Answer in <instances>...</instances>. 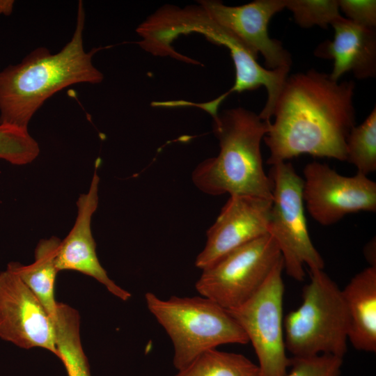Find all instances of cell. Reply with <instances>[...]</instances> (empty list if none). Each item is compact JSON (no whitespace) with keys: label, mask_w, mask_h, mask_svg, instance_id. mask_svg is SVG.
I'll return each mask as SVG.
<instances>
[{"label":"cell","mask_w":376,"mask_h":376,"mask_svg":"<svg viewBox=\"0 0 376 376\" xmlns=\"http://www.w3.org/2000/svg\"><path fill=\"white\" fill-rule=\"evenodd\" d=\"M352 81H335L311 69L288 75L263 140L271 166L301 155L346 161L355 126Z\"/></svg>","instance_id":"cell-1"},{"label":"cell","mask_w":376,"mask_h":376,"mask_svg":"<svg viewBox=\"0 0 376 376\" xmlns=\"http://www.w3.org/2000/svg\"><path fill=\"white\" fill-rule=\"evenodd\" d=\"M76 26L70 40L56 54L44 47L35 49L21 63L0 72V124L27 130L35 113L54 93L79 83L98 84L103 74L92 61L103 49L84 48L85 10L77 6Z\"/></svg>","instance_id":"cell-2"},{"label":"cell","mask_w":376,"mask_h":376,"mask_svg":"<svg viewBox=\"0 0 376 376\" xmlns=\"http://www.w3.org/2000/svg\"><path fill=\"white\" fill-rule=\"evenodd\" d=\"M212 117L219 152L194 169L191 177L195 186L212 196L272 199V180L265 171L260 150L269 121L242 107L226 109Z\"/></svg>","instance_id":"cell-3"},{"label":"cell","mask_w":376,"mask_h":376,"mask_svg":"<svg viewBox=\"0 0 376 376\" xmlns=\"http://www.w3.org/2000/svg\"><path fill=\"white\" fill-rule=\"evenodd\" d=\"M147 307L170 337L173 363L178 370L202 353L226 344L249 343L237 321L226 308L203 296L161 299L145 295Z\"/></svg>","instance_id":"cell-4"},{"label":"cell","mask_w":376,"mask_h":376,"mask_svg":"<svg viewBox=\"0 0 376 376\" xmlns=\"http://www.w3.org/2000/svg\"><path fill=\"white\" fill-rule=\"evenodd\" d=\"M309 270L301 304L283 318L286 350L297 357L343 358L347 350L348 320L341 290L323 269Z\"/></svg>","instance_id":"cell-5"},{"label":"cell","mask_w":376,"mask_h":376,"mask_svg":"<svg viewBox=\"0 0 376 376\" xmlns=\"http://www.w3.org/2000/svg\"><path fill=\"white\" fill-rule=\"evenodd\" d=\"M272 198L268 233L276 241L283 269L297 281H303L304 267L323 269L324 262L314 246L308 230L303 200V179L289 162L272 166L269 175Z\"/></svg>","instance_id":"cell-6"},{"label":"cell","mask_w":376,"mask_h":376,"mask_svg":"<svg viewBox=\"0 0 376 376\" xmlns=\"http://www.w3.org/2000/svg\"><path fill=\"white\" fill-rule=\"evenodd\" d=\"M281 259L276 241L266 234L203 269L196 290L226 310L235 308L259 290Z\"/></svg>","instance_id":"cell-7"},{"label":"cell","mask_w":376,"mask_h":376,"mask_svg":"<svg viewBox=\"0 0 376 376\" xmlns=\"http://www.w3.org/2000/svg\"><path fill=\"white\" fill-rule=\"evenodd\" d=\"M283 270L281 259L248 301L228 310L253 347L260 376H285L290 366L283 331Z\"/></svg>","instance_id":"cell-8"},{"label":"cell","mask_w":376,"mask_h":376,"mask_svg":"<svg viewBox=\"0 0 376 376\" xmlns=\"http://www.w3.org/2000/svg\"><path fill=\"white\" fill-rule=\"evenodd\" d=\"M303 173L304 207L318 224L330 226L350 213L375 212L376 183L367 175H343L318 162L307 164Z\"/></svg>","instance_id":"cell-9"},{"label":"cell","mask_w":376,"mask_h":376,"mask_svg":"<svg viewBox=\"0 0 376 376\" xmlns=\"http://www.w3.org/2000/svg\"><path fill=\"white\" fill-rule=\"evenodd\" d=\"M0 338L24 349L44 348L58 357L52 319L26 285L8 269L0 272Z\"/></svg>","instance_id":"cell-10"},{"label":"cell","mask_w":376,"mask_h":376,"mask_svg":"<svg viewBox=\"0 0 376 376\" xmlns=\"http://www.w3.org/2000/svg\"><path fill=\"white\" fill-rule=\"evenodd\" d=\"M198 3L216 23L255 54H260L267 69L290 68V52L268 32L270 19L285 8V0H256L238 6H226L217 0H201Z\"/></svg>","instance_id":"cell-11"},{"label":"cell","mask_w":376,"mask_h":376,"mask_svg":"<svg viewBox=\"0 0 376 376\" xmlns=\"http://www.w3.org/2000/svg\"><path fill=\"white\" fill-rule=\"evenodd\" d=\"M271 205L272 199L230 196L207 230L206 243L195 266L206 269L231 251L268 234Z\"/></svg>","instance_id":"cell-12"},{"label":"cell","mask_w":376,"mask_h":376,"mask_svg":"<svg viewBox=\"0 0 376 376\" xmlns=\"http://www.w3.org/2000/svg\"><path fill=\"white\" fill-rule=\"evenodd\" d=\"M97 166L94 171L89 189L80 194L77 201V216L73 227L61 241L56 256L58 269L72 270L88 275L106 287L109 292L123 301L132 295L118 286L107 275L96 253V244L91 230V220L98 202L100 177Z\"/></svg>","instance_id":"cell-13"},{"label":"cell","mask_w":376,"mask_h":376,"mask_svg":"<svg viewBox=\"0 0 376 376\" xmlns=\"http://www.w3.org/2000/svg\"><path fill=\"white\" fill-rule=\"evenodd\" d=\"M333 40L320 43L314 54L317 57L333 61L329 74L335 81L352 72L359 79L376 75V32L354 23L342 15L331 24Z\"/></svg>","instance_id":"cell-14"},{"label":"cell","mask_w":376,"mask_h":376,"mask_svg":"<svg viewBox=\"0 0 376 376\" xmlns=\"http://www.w3.org/2000/svg\"><path fill=\"white\" fill-rule=\"evenodd\" d=\"M348 320V341L357 350L376 351V266L354 275L341 290Z\"/></svg>","instance_id":"cell-15"},{"label":"cell","mask_w":376,"mask_h":376,"mask_svg":"<svg viewBox=\"0 0 376 376\" xmlns=\"http://www.w3.org/2000/svg\"><path fill=\"white\" fill-rule=\"evenodd\" d=\"M61 240L53 236L42 239L35 249L34 261L27 265L18 262L8 264V270L17 274L42 304L53 322L58 302L55 299L54 287L56 274V256Z\"/></svg>","instance_id":"cell-16"},{"label":"cell","mask_w":376,"mask_h":376,"mask_svg":"<svg viewBox=\"0 0 376 376\" xmlns=\"http://www.w3.org/2000/svg\"><path fill=\"white\" fill-rule=\"evenodd\" d=\"M54 324L58 358L62 361L68 375L91 376L81 342L79 312L69 305L58 302Z\"/></svg>","instance_id":"cell-17"},{"label":"cell","mask_w":376,"mask_h":376,"mask_svg":"<svg viewBox=\"0 0 376 376\" xmlns=\"http://www.w3.org/2000/svg\"><path fill=\"white\" fill-rule=\"evenodd\" d=\"M175 376H260L258 365L245 356L233 352L207 350Z\"/></svg>","instance_id":"cell-18"},{"label":"cell","mask_w":376,"mask_h":376,"mask_svg":"<svg viewBox=\"0 0 376 376\" xmlns=\"http://www.w3.org/2000/svg\"><path fill=\"white\" fill-rule=\"evenodd\" d=\"M346 161L357 173L367 175L376 171V108L350 131L346 141Z\"/></svg>","instance_id":"cell-19"},{"label":"cell","mask_w":376,"mask_h":376,"mask_svg":"<svg viewBox=\"0 0 376 376\" xmlns=\"http://www.w3.org/2000/svg\"><path fill=\"white\" fill-rule=\"evenodd\" d=\"M40 148L28 130L0 124V159L14 165H26L38 156Z\"/></svg>","instance_id":"cell-20"},{"label":"cell","mask_w":376,"mask_h":376,"mask_svg":"<svg viewBox=\"0 0 376 376\" xmlns=\"http://www.w3.org/2000/svg\"><path fill=\"white\" fill-rule=\"evenodd\" d=\"M285 8L304 29L315 26L326 29L341 16L338 0H285Z\"/></svg>","instance_id":"cell-21"},{"label":"cell","mask_w":376,"mask_h":376,"mask_svg":"<svg viewBox=\"0 0 376 376\" xmlns=\"http://www.w3.org/2000/svg\"><path fill=\"white\" fill-rule=\"evenodd\" d=\"M342 364V357L330 354L292 357L285 376H339Z\"/></svg>","instance_id":"cell-22"},{"label":"cell","mask_w":376,"mask_h":376,"mask_svg":"<svg viewBox=\"0 0 376 376\" xmlns=\"http://www.w3.org/2000/svg\"><path fill=\"white\" fill-rule=\"evenodd\" d=\"M338 3L345 18L360 26L375 29V0H338Z\"/></svg>","instance_id":"cell-23"},{"label":"cell","mask_w":376,"mask_h":376,"mask_svg":"<svg viewBox=\"0 0 376 376\" xmlns=\"http://www.w3.org/2000/svg\"><path fill=\"white\" fill-rule=\"evenodd\" d=\"M364 254L370 266H376L375 264V240L373 239L364 248Z\"/></svg>","instance_id":"cell-24"},{"label":"cell","mask_w":376,"mask_h":376,"mask_svg":"<svg viewBox=\"0 0 376 376\" xmlns=\"http://www.w3.org/2000/svg\"><path fill=\"white\" fill-rule=\"evenodd\" d=\"M14 1L0 0V15H10L13 10Z\"/></svg>","instance_id":"cell-25"}]
</instances>
